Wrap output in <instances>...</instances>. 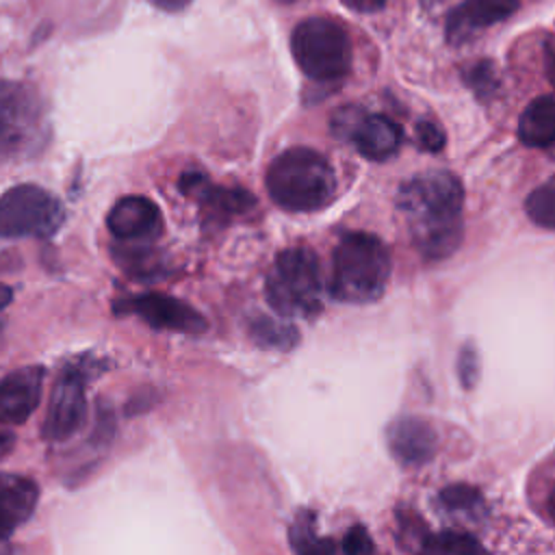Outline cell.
Returning <instances> with one entry per match:
<instances>
[{"label":"cell","instance_id":"cell-13","mask_svg":"<svg viewBox=\"0 0 555 555\" xmlns=\"http://www.w3.org/2000/svg\"><path fill=\"white\" fill-rule=\"evenodd\" d=\"M46 371L37 364L17 369L0 379V423L20 425L39 405Z\"/></svg>","mask_w":555,"mask_h":555},{"label":"cell","instance_id":"cell-10","mask_svg":"<svg viewBox=\"0 0 555 555\" xmlns=\"http://www.w3.org/2000/svg\"><path fill=\"white\" fill-rule=\"evenodd\" d=\"M106 225L119 241L145 243L163 232V215L152 199L143 195H126L108 210Z\"/></svg>","mask_w":555,"mask_h":555},{"label":"cell","instance_id":"cell-14","mask_svg":"<svg viewBox=\"0 0 555 555\" xmlns=\"http://www.w3.org/2000/svg\"><path fill=\"white\" fill-rule=\"evenodd\" d=\"M386 442L392 457L405 466H421L436 455V429L418 416H401L386 429Z\"/></svg>","mask_w":555,"mask_h":555},{"label":"cell","instance_id":"cell-29","mask_svg":"<svg viewBox=\"0 0 555 555\" xmlns=\"http://www.w3.org/2000/svg\"><path fill=\"white\" fill-rule=\"evenodd\" d=\"M11 299H13V291H11V286L0 284V310H2V308H7V306L11 304Z\"/></svg>","mask_w":555,"mask_h":555},{"label":"cell","instance_id":"cell-8","mask_svg":"<svg viewBox=\"0 0 555 555\" xmlns=\"http://www.w3.org/2000/svg\"><path fill=\"white\" fill-rule=\"evenodd\" d=\"M332 130L336 137L351 141L356 150L369 160L390 158L403 139L401 126L386 115H371L358 106H343L332 115Z\"/></svg>","mask_w":555,"mask_h":555},{"label":"cell","instance_id":"cell-17","mask_svg":"<svg viewBox=\"0 0 555 555\" xmlns=\"http://www.w3.org/2000/svg\"><path fill=\"white\" fill-rule=\"evenodd\" d=\"M184 193L197 195L204 206L221 212V215H232V212H243L254 206V197L245 189H221L212 186L204 176L199 173H189L182 180Z\"/></svg>","mask_w":555,"mask_h":555},{"label":"cell","instance_id":"cell-18","mask_svg":"<svg viewBox=\"0 0 555 555\" xmlns=\"http://www.w3.org/2000/svg\"><path fill=\"white\" fill-rule=\"evenodd\" d=\"M525 210L529 215V219L544 228V230H553L555 225V184L553 178L544 180L535 191H531V195L525 202Z\"/></svg>","mask_w":555,"mask_h":555},{"label":"cell","instance_id":"cell-5","mask_svg":"<svg viewBox=\"0 0 555 555\" xmlns=\"http://www.w3.org/2000/svg\"><path fill=\"white\" fill-rule=\"evenodd\" d=\"M291 52L299 69L317 82L340 80L351 67L349 35L327 17L299 22L291 35Z\"/></svg>","mask_w":555,"mask_h":555},{"label":"cell","instance_id":"cell-23","mask_svg":"<svg viewBox=\"0 0 555 555\" xmlns=\"http://www.w3.org/2000/svg\"><path fill=\"white\" fill-rule=\"evenodd\" d=\"M416 141L427 152H440L444 147V130L436 119H421L414 128Z\"/></svg>","mask_w":555,"mask_h":555},{"label":"cell","instance_id":"cell-31","mask_svg":"<svg viewBox=\"0 0 555 555\" xmlns=\"http://www.w3.org/2000/svg\"><path fill=\"white\" fill-rule=\"evenodd\" d=\"M280 2H293V0H280Z\"/></svg>","mask_w":555,"mask_h":555},{"label":"cell","instance_id":"cell-1","mask_svg":"<svg viewBox=\"0 0 555 555\" xmlns=\"http://www.w3.org/2000/svg\"><path fill=\"white\" fill-rule=\"evenodd\" d=\"M462 182L449 171H427L410 178L397 193L414 247L429 260L451 256L462 241Z\"/></svg>","mask_w":555,"mask_h":555},{"label":"cell","instance_id":"cell-19","mask_svg":"<svg viewBox=\"0 0 555 555\" xmlns=\"http://www.w3.org/2000/svg\"><path fill=\"white\" fill-rule=\"evenodd\" d=\"M423 551L442 553V555H473V553H483V546L473 535L457 533V531H442V533L429 535L423 542Z\"/></svg>","mask_w":555,"mask_h":555},{"label":"cell","instance_id":"cell-25","mask_svg":"<svg viewBox=\"0 0 555 555\" xmlns=\"http://www.w3.org/2000/svg\"><path fill=\"white\" fill-rule=\"evenodd\" d=\"M466 82L479 93V95H488L492 89H494V85H496V80H494V69H492V65L490 63H477L475 67H470L468 69V74H466Z\"/></svg>","mask_w":555,"mask_h":555},{"label":"cell","instance_id":"cell-15","mask_svg":"<svg viewBox=\"0 0 555 555\" xmlns=\"http://www.w3.org/2000/svg\"><path fill=\"white\" fill-rule=\"evenodd\" d=\"M39 499V488L30 477L0 473V538L24 525Z\"/></svg>","mask_w":555,"mask_h":555},{"label":"cell","instance_id":"cell-26","mask_svg":"<svg viewBox=\"0 0 555 555\" xmlns=\"http://www.w3.org/2000/svg\"><path fill=\"white\" fill-rule=\"evenodd\" d=\"M343 548H345L347 553H371V551H375V544H373L369 531H366L362 525H356V527H351V529L345 533V538H343Z\"/></svg>","mask_w":555,"mask_h":555},{"label":"cell","instance_id":"cell-3","mask_svg":"<svg viewBox=\"0 0 555 555\" xmlns=\"http://www.w3.org/2000/svg\"><path fill=\"white\" fill-rule=\"evenodd\" d=\"M267 191L286 210H319L336 191V176L323 154L310 147H291L267 169Z\"/></svg>","mask_w":555,"mask_h":555},{"label":"cell","instance_id":"cell-24","mask_svg":"<svg viewBox=\"0 0 555 555\" xmlns=\"http://www.w3.org/2000/svg\"><path fill=\"white\" fill-rule=\"evenodd\" d=\"M457 373L466 388L475 386V382L479 377V356H477L475 345H464L460 360H457Z\"/></svg>","mask_w":555,"mask_h":555},{"label":"cell","instance_id":"cell-11","mask_svg":"<svg viewBox=\"0 0 555 555\" xmlns=\"http://www.w3.org/2000/svg\"><path fill=\"white\" fill-rule=\"evenodd\" d=\"M126 308L156 330L202 334L208 325L206 319L195 308L163 293H147V295L134 297L130 304H126Z\"/></svg>","mask_w":555,"mask_h":555},{"label":"cell","instance_id":"cell-27","mask_svg":"<svg viewBox=\"0 0 555 555\" xmlns=\"http://www.w3.org/2000/svg\"><path fill=\"white\" fill-rule=\"evenodd\" d=\"M343 2L358 13H375L386 4V0H343Z\"/></svg>","mask_w":555,"mask_h":555},{"label":"cell","instance_id":"cell-16","mask_svg":"<svg viewBox=\"0 0 555 555\" xmlns=\"http://www.w3.org/2000/svg\"><path fill=\"white\" fill-rule=\"evenodd\" d=\"M518 137L529 147H551L555 141V102L553 95L535 98L520 115Z\"/></svg>","mask_w":555,"mask_h":555},{"label":"cell","instance_id":"cell-6","mask_svg":"<svg viewBox=\"0 0 555 555\" xmlns=\"http://www.w3.org/2000/svg\"><path fill=\"white\" fill-rule=\"evenodd\" d=\"M43 102L39 93L15 80H0V156L33 152L43 139Z\"/></svg>","mask_w":555,"mask_h":555},{"label":"cell","instance_id":"cell-20","mask_svg":"<svg viewBox=\"0 0 555 555\" xmlns=\"http://www.w3.org/2000/svg\"><path fill=\"white\" fill-rule=\"evenodd\" d=\"M254 340L258 345H269V347H278V349H288L297 343V332L293 325L286 323H278L273 319H256L249 327Z\"/></svg>","mask_w":555,"mask_h":555},{"label":"cell","instance_id":"cell-2","mask_svg":"<svg viewBox=\"0 0 555 555\" xmlns=\"http://www.w3.org/2000/svg\"><path fill=\"white\" fill-rule=\"evenodd\" d=\"M390 278V251L369 232H349L340 238L332 260L330 291L347 304H371L386 291Z\"/></svg>","mask_w":555,"mask_h":555},{"label":"cell","instance_id":"cell-9","mask_svg":"<svg viewBox=\"0 0 555 555\" xmlns=\"http://www.w3.org/2000/svg\"><path fill=\"white\" fill-rule=\"evenodd\" d=\"M87 416V397H85V375L76 366H67L50 395L43 436L52 442H61L72 438Z\"/></svg>","mask_w":555,"mask_h":555},{"label":"cell","instance_id":"cell-28","mask_svg":"<svg viewBox=\"0 0 555 555\" xmlns=\"http://www.w3.org/2000/svg\"><path fill=\"white\" fill-rule=\"evenodd\" d=\"M152 4H156L158 9H165V11H180L184 9L191 0H150Z\"/></svg>","mask_w":555,"mask_h":555},{"label":"cell","instance_id":"cell-21","mask_svg":"<svg viewBox=\"0 0 555 555\" xmlns=\"http://www.w3.org/2000/svg\"><path fill=\"white\" fill-rule=\"evenodd\" d=\"M440 503L444 505V509L460 512V514H475L483 505L479 490H475V488H470L466 483L447 486L440 492Z\"/></svg>","mask_w":555,"mask_h":555},{"label":"cell","instance_id":"cell-30","mask_svg":"<svg viewBox=\"0 0 555 555\" xmlns=\"http://www.w3.org/2000/svg\"><path fill=\"white\" fill-rule=\"evenodd\" d=\"M11 447V438L7 434H0V455L7 453V449Z\"/></svg>","mask_w":555,"mask_h":555},{"label":"cell","instance_id":"cell-4","mask_svg":"<svg viewBox=\"0 0 555 555\" xmlns=\"http://www.w3.org/2000/svg\"><path fill=\"white\" fill-rule=\"evenodd\" d=\"M264 295L282 317H314L323 308L325 295L319 258L306 247L280 251L267 273Z\"/></svg>","mask_w":555,"mask_h":555},{"label":"cell","instance_id":"cell-22","mask_svg":"<svg viewBox=\"0 0 555 555\" xmlns=\"http://www.w3.org/2000/svg\"><path fill=\"white\" fill-rule=\"evenodd\" d=\"M291 544L295 551H332V544L314 535V516L299 514L291 527Z\"/></svg>","mask_w":555,"mask_h":555},{"label":"cell","instance_id":"cell-7","mask_svg":"<svg viewBox=\"0 0 555 555\" xmlns=\"http://www.w3.org/2000/svg\"><path fill=\"white\" fill-rule=\"evenodd\" d=\"M63 221L61 202L37 184H17L0 195V236H50Z\"/></svg>","mask_w":555,"mask_h":555},{"label":"cell","instance_id":"cell-12","mask_svg":"<svg viewBox=\"0 0 555 555\" xmlns=\"http://www.w3.org/2000/svg\"><path fill=\"white\" fill-rule=\"evenodd\" d=\"M518 7L520 0H464L447 17V41L453 46L466 43L483 28L514 15Z\"/></svg>","mask_w":555,"mask_h":555}]
</instances>
